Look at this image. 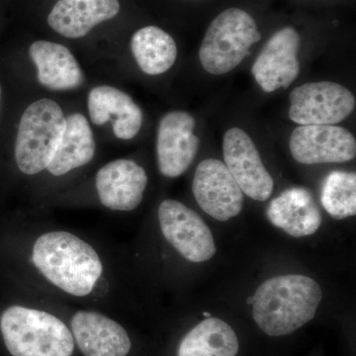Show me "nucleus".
Instances as JSON below:
<instances>
[{
    "label": "nucleus",
    "mask_w": 356,
    "mask_h": 356,
    "mask_svg": "<svg viewBox=\"0 0 356 356\" xmlns=\"http://www.w3.org/2000/svg\"><path fill=\"white\" fill-rule=\"evenodd\" d=\"M32 261L54 286L76 297L90 294L103 273L102 259L95 248L65 231L40 236L33 245Z\"/></svg>",
    "instance_id": "obj_1"
},
{
    "label": "nucleus",
    "mask_w": 356,
    "mask_h": 356,
    "mask_svg": "<svg viewBox=\"0 0 356 356\" xmlns=\"http://www.w3.org/2000/svg\"><path fill=\"white\" fill-rule=\"evenodd\" d=\"M322 297L320 285L308 276L269 278L252 296L255 324L268 336H287L313 320Z\"/></svg>",
    "instance_id": "obj_2"
},
{
    "label": "nucleus",
    "mask_w": 356,
    "mask_h": 356,
    "mask_svg": "<svg viewBox=\"0 0 356 356\" xmlns=\"http://www.w3.org/2000/svg\"><path fill=\"white\" fill-rule=\"evenodd\" d=\"M0 331L13 356H72L74 353L72 332L48 312L9 307L0 318Z\"/></svg>",
    "instance_id": "obj_3"
},
{
    "label": "nucleus",
    "mask_w": 356,
    "mask_h": 356,
    "mask_svg": "<svg viewBox=\"0 0 356 356\" xmlns=\"http://www.w3.org/2000/svg\"><path fill=\"white\" fill-rule=\"evenodd\" d=\"M261 39L257 23L240 8L222 11L204 36L199 58L206 72L215 76L236 69L250 55L252 44Z\"/></svg>",
    "instance_id": "obj_4"
},
{
    "label": "nucleus",
    "mask_w": 356,
    "mask_h": 356,
    "mask_svg": "<svg viewBox=\"0 0 356 356\" xmlns=\"http://www.w3.org/2000/svg\"><path fill=\"white\" fill-rule=\"evenodd\" d=\"M65 126L64 112L57 102L40 99L21 117L15 142V161L27 175L47 170Z\"/></svg>",
    "instance_id": "obj_5"
},
{
    "label": "nucleus",
    "mask_w": 356,
    "mask_h": 356,
    "mask_svg": "<svg viewBox=\"0 0 356 356\" xmlns=\"http://www.w3.org/2000/svg\"><path fill=\"white\" fill-rule=\"evenodd\" d=\"M158 216L165 240L187 261L199 264L216 254L212 232L195 211L179 201L166 199L159 205Z\"/></svg>",
    "instance_id": "obj_6"
},
{
    "label": "nucleus",
    "mask_w": 356,
    "mask_h": 356,
    "mask_svg": "<svg viewBox=\"0 0 356 356\" xmlns=\"http://www.w3.org/2000/svg\"><path fill=\"white\" fill-rule=\"evenodd\" d=\"M289 117L299 125H336L355 108L348 88L331 81L309 83L290 93Z\"/></svg>",
    "instance_id": "obj_7"
},
{
    "label": "nucleus",
    "mask_w": 356,
    "mask_h": 356,
    "mask_svg": "<svg viewBox=\"0 0 356 356\" xmlns=\"http://www.w3.org/2000/svg\"><path fill=\"white\" fill-rule=\"evenodd\" d=\"M192 191L201 209L217 221H228L242 212L243 191L219 159H204L199 163Z\"/></svg>",
    "instance_id": "obj_8"
},
{
    "label": "nucleus",
    "mask_w": 356,
    "mask_h": 356,
    "mask_svg": "<svg viewBox=\"0 0 356 356\" xmlns=\"http://www.w3.org/2000/svg\"><path fill=\"white\" fill-rule=\"evenodd\" d=\"M225 165L243 193L257 201H266L273 194V178L262 163L254 143L245 131L231 128L222 140Z\"/></svg>",
    "instance_id": "obj_9"
},
{
    "label": "nucleus",
    "mask_w": 356,
    "mask_h": 356,
    "mask_svg": "<svg viewBox=\"0 0 356 356\" xmlns=\"http://www.w3.org/2000/svg\"><path fill=\"white\" fill-rule=\"evenodd\" d=\"M289 147L295 161L303 165L346 163L356 154L353 134L334 125L300 126L291 134Z\"/></svg>",
    "instance_id": "obj_10"
},
{
    "label": "nucleus",
    "mask_w": 356,
    "mask_h": 356,
    "mask_svg": "<svg viewBox=\"0 0 356 356\" xmlns=\"http://www.w3.org/2000/svg\"><path fill=\"white\" fill-rule=\"evenodd\" d=\"M195 120L184 111L166 113L159 122L156 154L159 172L175 178L184 175L198 153L200 140L194 135Z\"/></svg>",
    "instance_id": "obj_11"
},
{
    "label": "nucleus",
    "mask_w": 356,
    "mask_h": 356,
    "mask_svg": "<svg viewBox=\"0 0 356 356\" xmlns=\"http://www.w3.org/2000/svg\"><path fill=\"white\" fill-rule=\"evenodd\" d=\"M300 37L292 27L280 30L268 40L252 67L255 81L266 92L287 88L300 72Z\"/></svg>",
    "instance_id": "obj_12"
},
{
    "label": "nucleus",
    "mask_w": 356,
    "mask_h": 356,
    "mask_svg": "<svg viewBox=\"0 0 356 356\" xmlns=\"http://www.w3.org/2000/svg\"><path fill=\"white\" fill-rule=\"evenodd\" d=\"M147 185L146 170L131 159H115L96 173L98 197L112 211L135 210L144 199Z\"/></svg>",
    "instance_id": "obj_13"
},
{
    "label": "nucleus",
    "mask_w": 356,
    "mask_h": 356,
    "mask_svg": "<svg viewBox=\"0 0 356 356\" xmlns=\"http://www.w3.org/2000/svg\"><path fill=\"white\" fill-rule=\"evenodd\" d=\"M72 334L84 356H127L131 339L114 320L95 311H79L70 321Z\"/></svg>",
    "instance_id": "obj_14"
},
{
    "label": "nucleus",
    "mask_w": 356,
    "mask_h": 356,
    "mask_svg": "<svg viewBox=\"0 0 356 356\" xmlns=\"http://www.w3.org/2000/svg\"><path fill=\"white\" fill-rule=\"evenodd\" d=\"M88 114L96 126L113 122L116 138L131 140L140 132L143 112L131 96L120 89L102 86L91 89L88 99Z\"/></svg>",
    "instance_id": "obj_15"
},
{
    "label": "nucleus",
    "mask_w": 356,
    "mask_h": 356,
    "mask_svg": "<svg viewBox=\"0 0 356 356\" xmlns=\"http://www.w3.org/2000/svg\"><path fill=\"white\" fill-rule=\"evenodd\" d=\"M266 217L276 228L294 238L314 235L322 225V214L310 191L294 187L273 199Z\"/></svg>",
    "instance_id": "obj_16"
},
{
    "label": "nucleus",
    "mask_w": 356,
    "mask_h": 356,
    "mask_svg": "<svg viewBox=\"0 0 356 356\" xmlns=\"http://www.w3.org/2000/svg\"><path fill=\"white\" fill-rule=\"evenodd\" d=\"M120 10L118 0H58L48 16L51 29L70 39L81 38Z\"/></svg>",
    "instance_id": "obj_17"
},
{
    "label": "nucleus",
    "mask_w": 356,
    "mask_h": 356,
    "mask_svg": "<svg viewBox=\"0 0 356 356\" xmlns=\"http://www.w3.org/2000/svg\"><path fill=\"white\" fill-rule=\"evenodd\" d=\"M38 70L39 83L51 90H70L83 83V74L69 49L48 41H36L29 49Z\"/></svg>",
    "instance_id": "obj_18"
},
{
    "label": "nucleus",
    "mask_w": 356,
    "mask_h": 356,
    "mask_svg": "<svg viewBox=\"0 0 356 356\" xmlns=\"http://www.w3.org/2000/svg\"><path fill=\"white\" fill-rule=\"evenodd\" d=\"M96 145L88 119L81 113L70 115L57 149L47 170L62 177L76 168L88 165L95 158Z\"/></svg>",
    "instance_id": "obj_19"
},
{
    "label": "nucleus",
    "mask_w": 356,
    "mask_h": 356,
    "mask_svg": "<svg viewBox=\"0 0 356 356\" xmlns=\"http://www.w3.org/2000/svg\"><path fill=\"white\" fill-rule=\"evenodd\" d=\"M240 343L231 325L218 318L199 323L182 339L177 356H236Z\"/></svg>",
    "instance_id": "obj_20"
},
{
    "label": "nucleus",
    "mask_w": 356,
    "mask_h": 356,
    "mask_svg": "<svg viewBox=\"0 0 356 356\" xmlns=\"http://www.w3.org/2000/svg\"><path fill=\"white\" fill-rule=\"evenodd\" d=\"M131 50L140 69L149 76L165 74L177 58L175 40L156 26L138 30L131 40Z\"/></svg>",
    "instance_id": "obj_21"
},
{
    "label": "nucleus",
    "mask_w": 356,
    "mask_h": 356,
    "mask_svg": "<svg viewBox=\"0 0 356 356\" xmlns=\"http://www.w3.org/2000/svg\"><path fill=\"white\" fill-rule=\"evenodd\" d=\"M321 201L330 216L343 220L356 214L355 172H332L323 182Z\"/></svg>",
    "instance_id": "obj_22"
},
{
    "label": "nucleus",
    "mask_w": 356,
    "mask_h": 356,
    "mask_svg": "<svg viewBox=\"0 0 356 356\" xmlns=\"http://www.w3.org/2000/svg\"><path fill=\"white\" fill-rule=\"evenodd\" d=\"M203 315L205 316V317H207V318L212 317V316H211V314H209V313H204Z\"/></svg>",
    "instance_id": "obj_23"
}]
</instances>
